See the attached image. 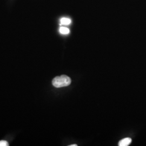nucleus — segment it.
I'll return each instance as SVG.
<instances>
[{"label":"nucleus","instance_id":"obj_2","mask_svg":"<svg viewBox=\"0 0 146 146\" xmlns=\"http://www.w3.org/2000/svg\"><path fill=\"white\" fill-rule=\"evenodd\" d=\"M131 142V138L127 137L121 140H120L119 142V146H129Z\"/></svg>","mask_w":146,"mask_h":146},{"label":"nucleus","instance_id":"obj_4","mask_svg":"<svg viewBox=\"0 0 146 146\" xmlns=\"http://www.w3.org/2000/svg\"><path fill=\"white\" fill-rule=\"evenodd\" d=\"M59 31L60 33L62 34H64V35H66V34H68L70 32L69 29L66 28V27H61L60 28V29H59Z\"/></svg>","mask_w":146,"mask_h":146},{"label":"nucleus","instance_id":"obj_5","mask_svg":"<svg viewBox=\"0 0 146 146\" xmlns=\"http://www.w3.org/2000/svg\"><path fill=\"white\" fill-rule=\"evenodd\" d=\"M9 146V144L8 142L5 140H1L0 141V146Z\"/></svg>","mask_w":146,"mask_h":146},{"label":"nucleus","instance_id":"obj_6","mask_svg":"<svg viewBox=\"0 0 146 146\" xmlns=\"http://www.w3.org/2000/svg\"><path fill=\"white\" fill-rule=\"evenodd\" d=\"M77 145H70V146H77Z\"/></svg>","mask_w":146,"mask_h":146},{"label":"nucleus","instance_id":"obj_3","mask_svg":"<svg viewBox=\"0 0 146 146\" xmlns=\"http://www.w3.org/2000/svg\"><path fill=\"white\" fill-rule=\"evenodd\" d=\"M61 25H69L71 23L72 21L70 19H68V18H65L63 17L61 19Z\"/></svg>","mask_w":146,"mask_h":146},{"label":"nucleus","instance_id":"obj_1","mask_svg":"<svg viewBox=\"0 0 146 146\" xmlns=\"http://www.w3.org/2000/svg\"><path fill=\"white\" fill-rule=\"evenodd\" d=\"M71 84V79L68 76L63 75L55 77L52 80V85L56 88L67 87Z\"/></svg>","mask_w":146,"mask_h":146}]
</instances>
